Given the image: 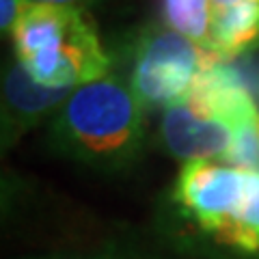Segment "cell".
<instances>
[{"instance_id":"cell-1","label":"cell","mask_w":259,"mask_h":259,"mask_svg":"<svg viewBox=\"0 0 259 259\" xmlns=\"http://www.w3.org/2000/svg\"><path fill=\"white\" fill-rule=\"evenodd\" d=\"M145 112L130 80L108 74L71 91L52 119V141L80 162L117 168L141 147Z\"/></svg>"},{"instance_id":"cell-2","label":"cell","mask_w":259,"mask_h":259,"mask_svg":"<svg viewBox=\"0 0 259 259\" xmlns=\"http://www.w3.org/2000/svg\"><path fill=\"white\" fill-rule=\"evenodd\" d=\"M11 39L15 59L39 84L76 89L110 71V56L87 9L28 3Z\"/></svg>"},{"instance_id":"cell-3","label":"cell","mask_w":259,"mask_h":259,"mask_svg":"<svg viewBox=\"0 0 259 259\" xmlns=\"http://www.w3.org/2000/svg\"><path fill=\"white\" fill-rule=\"evenodd\" d=\"M259 110L231 63L216 61L184 100L162 112L160 139L173 158L218 160L229 151L238 127Z\"/></svg>"},{"instance_id":"cell-4","label":"cell","mask_w":259,"mask_h":259,"mask_svg":"<svg viewBox=\"0 0 259 259\" xmlns=\"http://www.w3.org/2000/svg\"><path fill=\"white\" fill-rule=\"evenodd\" d=\"M173 197L218 242L259 253V173L214 160L184 162Z\"/></svg>"},{"instance_id":"cell-5","label":"cell","mask_w":259,"mask_h":259,"mask_svg":"<svg viewBox=\"0 0 259 259\" xmlns=\"http://www.w3.org/2000/svg\"><path fill=\"white\" fill-rule=\"evenodd\" d=\"M130 61V84L149 112L184 100L199 76L223 59L194 46L171 26L147 24L132 39Z\"/></svg>"},{"instance_id":"cell-6","label":"cell","mask_w":259,"mask_h":259,"mask_svg":"<svg viewBox=\"0 0 259 259\" xmlns=\"http://www.w3.org/2000/svg\"><path fill=\"white\" fill-rule=\"evenodd\" d=\"M71 91L39 84L18 59L11 61L3 78V147H13L22 134L56 115Z\"/></svg>"},{"instance_id":"cell-7","label":"cell","mask_w":259,"mask_h":259,"mask_svg":"<svg viewBox=\"0 0 259 259\" xmlns=\"http://www.w3.org/2000/svg\"><path fill=\"white\" fill-rule=\"evenodd\" d=\"M162 15L171 26L194 46L212 50V0H162ZM218 56V54H216Z\"/></svg>"},{"instance_id":"cell-8","label":"cell","mask_w":259,"mask_h":259,"mask_svg":"<svg viewBox=\"0 0 259 259\" xmlns=\"http://www.w3.org/2000/svg\"><path fill=\"white\" fill-rule=\"evenodd\" d=\"M223 164L259 173V110L238 127Z\"/></svg>"},{"instance_id":"cell-9","label":"cell","mask_w":259,"mask_h":259,"mask_svg":"<svg viewBox=\"0 0 259 259\" xmlns=\"http://www.w3.org/2000/svg\"><path fill=\"white\" fill-rule=\"evenodd\" d=\"M236 76L240 78V82L246 87V91L250 93V97L257 102L259 106V59L255 56H240L236 61H229Z\"/></svg>"},{"instance_id":"cell-10","label":"cell","mask_w":259,"mask_h":259,"mask_svg":"<svg viewBox=\"0 0 259 259\" xmlns=\"http://www.w3.org/2000/svg\"><path fill=\"white\" fill-rule=\"evenodd\" d=\"M30 259H151V257H145L117 246H106V248L91 250V253H59V255H48V257H30Z\"/></svg>"},{"instance_id":"cell-11","label":"cell","mask_w":259,"mask_h":259,"mask_svg":"<svg viewBox=\"0 0 259 259\" xmlns=\"http://www.w3.org/2000/svg\"><path fill=\"white\" fill-rule=\"evenodd\" d=\"M26 0H0V28L5 35H11L13 28L18 26L22 13L26 11Z\"/></svg>"},{"instance_id":"cell-12","label":"cell","mask_w":259,"mask_h":259,"mask_svg":"<svg viewBox=\"0 0 259 259\" xmlns=\"http://www.w3.org/2000/svg\"><path fill=\"white\" fill-rule=\"evenodd\" d=\"M32 5H54V7H76V9H87L100 0H26Z\"/></svg>"},{"instance_id":"cell-13","label":"cell","mask_w":259,"mask_h":259,"mask_svg":"<svg viewBox=\"0 0 259 259\" xmlns=\"http://www.w3.org/2000/svg\"><path fill=\"white\" fill-rule=\"evenodd\" d=\"M238 5H259V0H212V13L229 9V7H238Z\"/></svg>"}]
</instances>
